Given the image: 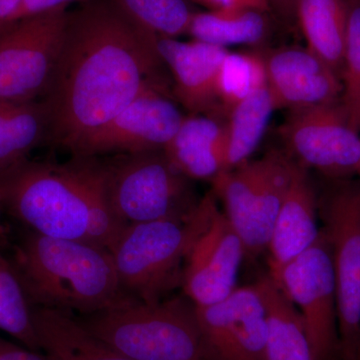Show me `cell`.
Here are the masks:
<instances>
[{
  "instance_id": "1",
  "label": "cell",
  "mask_w": 360,
  "mask_h": 360,
  "mask_svg": "<svg viewBox=\"0 0 360 360\" xmlns=\"http://www.w3.org/2000/svg\"><path fill=\"white\" fill-rule=\"evenodd\" d=\"M158 35L113 0H89L68 13L65 37L42 103L49 142L77 151L150 84L167 86Z\"/></svg>"
},
{
  "instance_id": "2",
  "label": "cell",
  "mask_w": 360,
  "mask_h": 360,
  "mask_svg": "<svg viewBox=\"0 0 360 360\" xmlns=\"http://www.w3.org/2000/svg\"><path fill=\"white\" fill-rule=\"evenodd\" d=\"M15 270L30 302L39 307L94 314L127 295L110 250L30 231L16 250Z\"/></svg>"
},
{
  "instance_id": "3",
  "label": "cell",
  "mask_w": 360,
  "mask_h": 360,
  "mask_svg": "<svg viewBox=\"0 0 360 360\" xmlns=\"http://www.w3.org/2000/svg\"><path fill=\"white\" fill-rule=\"evenodd\" d=\"M77 319L90 335L134 360H217L186 296L155 302L127 296Z\"/></svg>"
},
{
  "instance_id": "4",
  "label": "cell",
  "mask_w": 360,
  "mask_h": 360,
  "mask_svg": "<svg viewBox=\"0 0 360 360\" xmlns=\"http://www.w3.org/2000/svg\"><path fill=\"white\" fill-rule=\"evenodd\" d=\"M217 201L210 191L187 219L127 225L110 248L122 290L141 302H155L181 284L182 264Z\"/></svg>"
},
{
  "instance_id": "5",
  "label": "cell",
  "mask_w": 360,
  "mask_h": 360,
  "mask_svg": "<svg viewBox=\"0 0 360 360\" xmlns=\"http://www.w3.org/2000/svg\"><path fill=\"white\" fill-rule=\"evenodd\" d=\"M0 203L30 231L91 243L89 207L65 163L27 158L0 170Z\"/></svg>"
},
{
  "instance_id": "6",
  "label": "cell",
  "mask_w": 360,
  "mask_h": 360,
  "mask_svg": "<svg viewBox=\"0 0 360 360\" xmlns=\"http://www.w3.org/2000/svg\"><path fill=\"white\" fill-rule=\"evenodd\" d=\"M297 161L288 153L272 149L212 180V193L245 245V255L266 250L274 222Z\"/></svg>"
},
{
  "instance_id": "7",
  "label": "cell",
  "mask_w": 360,
  "mask_h": 360,
  "mask_svg": "<svg viewBox=\"0 0 360 360\" xmlns=\"http://www.w3.org/2000/svg\"><path fill=\"white\" fill-rule=\"evenodd\" d=\"M338 292L340 360H356L360 343V181L331 180L319 194Z\"/></svg>"
},
{
  "instance_id": "8",
  "label": "cell",
  "mask_w": 360,
  "mask_h": 360,
  "mask_svg": "<svg viewBox=\"0 0 360 360\" xmlns=\"http://www.w3.org/2000/svg\"><path fill=\"white\" fill-rule=\"evenodd\" d=\"M104 165L116 212L127 225L187 219L200 205L191 179L174 167L163 150L117 155Z\"/></svg>"
},
{
  "instance_id": "9",
  "label": "cell",
  "mask_w": 360,
  "mask_h": 360,
  "mask_svg": "<svg viewBox=\"0 0 360 360\" xmlns=\"http://www.w3.org/2000/svg\"><path fill=\"white\" fill-rule=\"evenodd\" d=\"M68 8L30 16L0 32V101H39L51 82Z\"/></svg>"
},
{
  "instance_id": "10",
  "label": "cell",
  "mask_w": 360,
  "mask_h": 360,
  "mask_svg": "<svg viewBox=\"0 0 360 360\" xmlns=\"http://www.w3.org/2000/svg\"><path fill=\"white\" fill-rule=\"evenodd\" d=\"M274 278L302 314L314 359L340 360L335 270L321 229L314 245Z\"/></svg>"
},
{
  "instance_id": "11",
  "label": "cell",
  "mask_w": 360,
  "mask_h": 360,
  "mask_svg": "<svg viewBox=\"0 0 360 360\" xmlns=\"http://www.w3.org/2000/svg\"><path fill=\"white\" fill-rule=\"evenodd\" d=\"M290 111L281 134L293 160L330 180L357 174L360 134L350 127L340 99Z\"/></svg>"
},
{
  "instance_id": "12",
  "label": "cell",
  "mask_w": 360,
  "mask_h": 360,
  "mask_svg": "<svg viewBox=\"0 0 360 360\" xmlns=\"http://www.w3.org/2000/svg\"><path fill=\"white\" fill-rule=\"evenodd\" d=\"M184 116L167 96V86L150 84L92 134L72 156L135 155L163 150L176 134Z\"/></svg>"
},
{
  "instance_id": "13",
  "label": "cell",
  "mask_w": 360,
  "mask_h": 360,
  "mask_svg": "<svg viewBox=\"0 0 360 360\" xmlns=\"http://www.w3.org/2000/svg\"><path fill=\"white\" fill-rule=\"evenodd\" d=\"M245 255L243 240L219 210L217 200L184 264L181 285L186 297L196 307L224 300L238 288V271Z\"/></svg>"
},
{
  "instance_id": "14",
  "label": "cell",
  "mask_w": 360,
  "mask_h": 360,
  "mask_svg": "<svg viewBox=\"0 0 360 360\" xmlns=\"http://www.w3.org/2000/svg\"><path fill=\"white\" fill-rule=\"evenodd\" d=\"M195 309L217 360H266L265 311L255 284L236 288L224 300L195 305Z\"/></svg>"
},
{
  "instance_id": "15",
  "label": "cell",
  "mask_w": 360,
  "mask_h": 360,
  "mask_svg": "<svg viewBox=\"0 0 360 360\" xmlns=\"http://www.w3.org/2000/svg\"><path fill=\"white\" fill-rule=\"evenodd\" d=\"M262 56L276 110H300L340 99V75L307 47H284Z\"/></svg>"
},
{
  "instance_id": "16",
  "label": "cell",
  "mask_w": 360,
  "mask_h": 360,
  "mask_svg": "<svg viewBox=\"0 0 360 360\" xmlns=\"http://www.w3.org/2000/svg\"><path fill=\"white\" fill-rule=\"evenodd\" d=\"M158 51L172 71L174 94L189 115L219 116L217 86L227 49L198 40L158 39ZM224 118V117H222Z\"/></svg>"
},
{
  "instance_id": "17",
  "label": "cell",
  "mask_w": 360,
  "mask_h": 360,
  "mask_svg": "<svg viewBox=\"0 0 360 360\" xmlns=\"http://www.w3.org/2000/svg\"><path fill=\"white\" fill-rule=\"evenodd\" d=\"M317 217L319 193L309 168L297 162L266 248L270 276H278L288 262L300 257L317 240L321 234Z\"/></svg>"
},
{
  "instance_id": "18",
  "label": "cell",
  "mask_w": 360,
  "mask_h": 360,
  "mask_svg": "<svg viewBox=\"0 0 360 360\" xmlns=\"http://www.w3.org/2000/svg\"><path fill=\"white\" fill-rule=\"evenodd\" d=\"M227 149L226 120L217 115H189L163 151L187 179L212 181L226 170Z\"/></svg>"
},
{
  "instance_id": "19",
  "label": "cell",
  "mask_w": 360,
  "mask_h": 360,
  "mask_svg": "<svg viewBox=\"0 0 360 360\" xmlns=\"http://www.w3.org/2000/svg\"><path fill=\"white\" fill-rule=\"evenodd\" d=\"M255 285L265 311L266 360H314L302 314L283 288L269 274Z\"/></svg>"
},
{
  "instance_id": "20",
  "label": "cell",
  "mask_w": 360,
  "mask_h": 360,
  "mask_svg": "<svg viewBox=\"0 0 360 360\" xmlns=\"http://www.w3.org/2000/svg\"><path fill=\"white\" fill-rule=\"evenodd\" d=\"M33 316L40 349L52 360H134L90 335L72 314L37 307Z\"/></svg>"
},
{
  "instance_id": "21",
  "label": "cell",
  "mask_w": 360,
  "mask_h": 360,
  "mask_svg": "<svg viewBox=\"0 0 360 360\" xmlns=\"http://www.w3.org/2000/svg\"><path fill=\"white\" fill-rule=\"evenodd\" d=\"M84 193L90 217V243L110 250L127 224L116 212L104 161L72 156L65 163Z\"/></svg>"
},
{
  "instance_id": "22",
  "label": "cell",
  "mask_w": 360,
  "mask_h": 360,
  "mask_svg": "<svg viewBox=\"0 0 360 360\" xmlns=\"http://www.w3.org/2000/svg\"><path fill=\"white\" fill-rule=\"evenodd\" d=\"M297 20L307 40V49L340 75L342 68L348 26V4L345 0H300Z\"/></svg>"
},
{
  "instance_id": "23",
  "label": "cell",
  "mask_w": 360,
  "mask_h": 360,
  "mask_svg": "<svg viewBox=\"0 0 360 360\" xmlns=\"http://www.w3.org/2000/svg\"><path fill=\"white\" fill-rule=\"evenodd\" d=\"M49 137V113L41 99L0 101V170L27 160Z\"/></svg>"
},
{
  "instance_id": "24",
  "label": "cell",
  "mask_w": 360,
  "mask_h": 360,
  "mask_svg": "<svg viewBox=\"0 0 360 360\" xmlns=\"http://www.w3.org/2000/svg\"><path fill=\"white\" fill-rule=\"evenodd\" d=\"M264 13L250 8L194 13L187 34L194 40L224 49L229 45L258 44L267 32Z\"/></svg>"
},
{
  "instance_id": "25",
  "label": "cell",
  "mask_w": 360,
  "mask_h": 360,
  "mask_svg": "<svg viewBox=\"0 0 360 360\" xmlns=\"http://www.w3.org/2000/svg\"><path fill=\"white\" fill-rule=\"evenodd\" d=\"M274 110L266 84L232 108L226 120L229 139L226 170L250 160L264 137Z\"/></svg>"
},
{
  "instance_id": "26",
  "label": "cell",
  "mask_w": 360,
  "mask_h": 360,
  "mask_svg": "<svg viewBox=\"0 0 360 360\" xmlns=\"http://www.w3.org/2000/svg\"><path fill=\"white\" fill-rule=\"evenodd\" d=\"M0 330L23 347L42 352L33 309L15 269L0 255Z\"/></svg>"
},
{
  "instance_id": "27",
  "label": "cell",
  "mask_w": 360,
  "mask_h": 360,
  "mask_svg": "<svg viewBox=\"0 0 360 360\" xmlns=\"http://www.w3.org/2000/svg\"><path fill=\"white\" fill-rule=\"evenodd\" d=\"M266 84L264 60L260 54L229 52L221 65L217 86V105L222 117L234 106Z\"/></svg>"
},
{
  "instance_id": "28",
  "label": "cell",
  "mask_w": 360,
  "mask_h": 360,
  "mask_svg": "<svg viewBox=\"0 0 360 360\" xmlns=\"http://www.w3.org/2000/svg\"><path fill=\"white\" fill-rule=\"evenodd\" d=\"M135 21L158 37L186 34L193 13L186 0H113Z\"/></svg>"
},
{
  "instance_id": "29",
  "label": "cell",
  "mask_w": 360,
  "mask_h": 360,
  "mask_svg": "<svg viewBox=\"0 0 360 360\" xmlns=\"http://www.w3.org/2000/svg\"><path fill=\"white\" fill-rule=\"evenodd\" d=\"M340 103L350 127L360 134V4H348L347 44L340 72Z\"/></svg>"
},
{
  "instance_id": "30",
  "label": "cell",
  "mask_w": 360,
  "mask_h": 360,
  "mask_svg": "<svg viewBox=\"0 0 360 360\" xmlns=\"http://www.w3.org/2000/svg\"><path fill=\"white\" fill-rule=\"evenodd\" d=\"M87 1L89 0H25L15 21L30 18V16L49 13L56 9L68 8L70 4H75V2Z\"/></svg>"
},
{
  "instance_id": "31",
  "label": "cell",
  "mask_w": 360,
  "mask_h": 360,
  "mask_svg": "<svg viewBox=\"0 0 360 360\" xmlns=\"http://www.w3.org/2000/svg\"><path fill=\"white\" fill-rule=\"evenodd\" d=\"M0 360H52L44 352L30 349L0 338Z\"/></svg>"
},
{
  "instance_id": "32",
  "label": "cell",
  "mask_w": 360,
  "mask_h": 360,
  "mask_svg": "<svg viewBox=\"0 0 360 360\" xmlns=\"http://www.w3.org/2000/svg\"><path fill=\"white\" fill-rule=\"evenodd\" d=\"M196 4L206 7L208 11H219L229 8H250L267 11L269 0H193Z\"/></svg>"
},
{
  "instance_id": "33",
  "label": "cell",
  "mask_w": 360,
  "mask_h": 360,
  "mask_svg": "<svg viewBox=\"0 0 360 360\" xmlns=\"http://www.w3.org/2000/svg\"><path fill=\"white\" fill-rule=\"evenodd\" d=\"M25 0H0V32L15 22Z\"/></svg>"
},
{
  "instance_id": "34",
  "label": "cell",
  "mask_w": 360,
  "mask_h": 360,
  "mask_svg": "<svg viewBox=\"0 0 360 360\" xmlns=\"http://www.w3.org/2000/svg\"><path fill=\"white\" fill-rule=\"evenodd\" d=\"M300 0H269V8L274 11L283 20L293 21L297 20L298 4Z\"/></svg>"
},
{
  "instance_id": "35",
  "label": "cell",
  "mask_w": 360,
  "mask_h": 360,
  "mask_svg": "<svg viewBox=\"0 0 360 360\" xmlns=\"http://www.w3.org/2000/svg\"><path fill=\"white\" fill-rule=\"evenodd\" d=\"M356 360H360V343L359 347V352H357Z\"/></svg>"
},
{
  "instance_id": "36",
  "label": "cell",
  "mask_w": 360,
  "mask_h": 360,
  "mask_svg": "<svg viewBox=\"0 0 360 360\" xmlns=\"http://www.w3.org/2000/svg\"><path fill=\"white\" fill-rule=\"evenodd\" d=\"M357 174H360V162H359V170H357Z\"/></svg>"
}]
</instances>
